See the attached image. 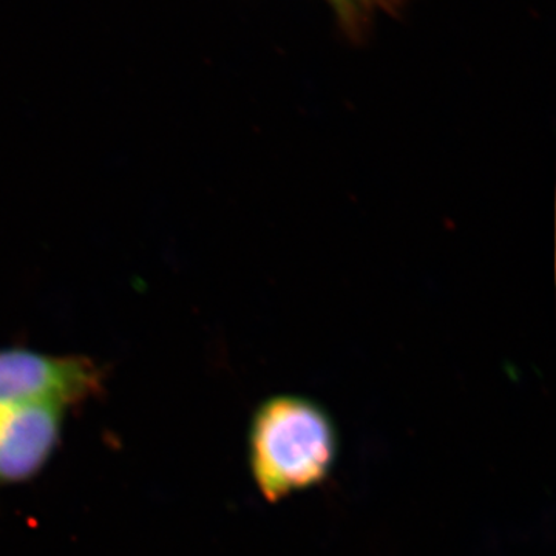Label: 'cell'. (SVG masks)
<instances>
[{"instance_id":"6da1fadb","label":"cell","mask_w":556,"mask_h":556,"mask_svg":"<svg viewBox=\"0 0 556 556\" xmlns=\"http://www.w3.org/2000/svg\"><path fill=\"white\" fill-rule=\"evenodd\" d=\"M249 466L262 495L276 503L320 484L339 457V431L313 399L263 402L249 427Z\"/></svg>"},{"instance_id":"7a4b0ae2","label":"cell","mask_w":556,"mask_h":556,"mask_svg":"<svg viewBox=\"0 0 556 556\" xmlns=\"http://www.w3.org/2000/svg\"><path fill=\"white\" fill-rule=\"evenodd\" d=\"M102 383L104 376L91 358L20 346L0 350V404L49 401L76 408L97 397Z\"/></svg>"},{"instance_id":"3957f363","label":"cell","mask_w":556,"mask_h":556,"mask_svg":"<svg viewBox=\"0 0 556 556\" xmlns=\"http://www.w3.org/2000/svg\"><path fill=\"white\" fill-rule=\"evenodd\" d=\"M72 409L49 401L0 404V489L38 477L60 448Z\"/></svg>"}]
</instances>
